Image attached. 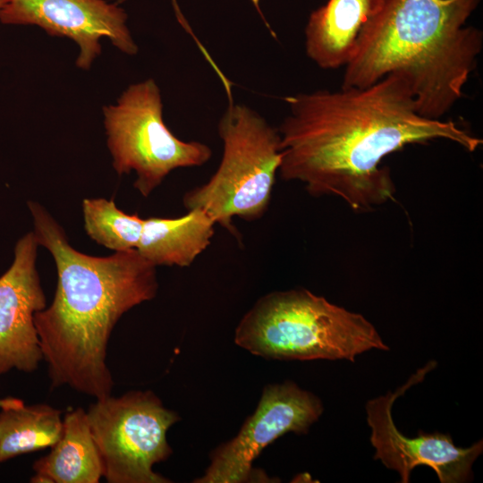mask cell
<instances>
[{"label":"cell","mask_w":483,"mask_h":483,"mask_svg":"<svg viewBox=\"0 0 483 483\" xmlns=\"http://www.w3.org/2000/svg\"><path fill=\"white\" fill-rule=\"evenodd\" d=\"M289 113L277 128L280 177L304 184L315 197L336 196L355 211L394 199L388 155L436 140L474 152L482 140L451 120L429 119L416 107L410 86L388 74L365 88L318 89L285 98Z\"/></svg>","instance_id":"1"},{"label":"cell","mask_w":483,"mask_h":483,"mask_svg":"<svg viewBox=\"0 0 483 483\" xmlns=\"http://www.w3.org/2000/svg\"><path fill=\"white\" fill-rule=\"evenodd\" d=\"M29 208L38 242L52 254L58 275L52 303L34 315L51 385L96 399L111 395V333L124 313L156 296L157 267L136 249L108 257L81 253L41 205L30 201Z\"/></svg>","instance_id":"2"},{"label":"cell","mask_w":483,"mask_h":483,"mask_svg":"<svg viewBox=\"0 0 483 483\" xmlns=\"http://www.w3.org/2000/svg\"><path fill=\"white\" fill-rule=\"evenodd\" d=\"M481 0H385L369 37L344 67L342 88L388 74L410 86L418 112L443 119L476 69L483 34L467 21Z\"/></svg>","instance_id":"3"},{"label":"cell","mask_w":483,"mask_h":483,"mask_svg":"<svg viewBox=\"0 0 483 483\" xmlns=\"http://www.w3.org/2000/svg\"><path fill=\"white\" fill-rule=\"evenodd\" d=\"M234 342L274 360L354 361L372 349L389 350L364 316L302 288L259 298L236 326Z\"/></svg>","instance_id":"4"},{"label":"cell","mask_w":483,"mask_h":483,"mask_svg":"<svg viewBox=\"0 0 483 483\" xmlns=\"http://www.w3.org/2000/svg\"><path fill=\"white\" fill-rule=\"evenodd\" d=\"M223 142L219 165L205 183L187 191V210L201 208L216 225L238 237L235 217L247 222L267 212L282 158L281 139L257 111L230 103L217 125Z\"/></svg>","instance_id":"5"},{"label":"cell","mask_w":483,"mask_h":483,"mask_svg":"<svg viewBox=\"0 0 483 483\" xmlns=\"http://www.w3.org/2000/svg\"><path fill=\"white\" fill-rule=\"evenodd\" d=\"M103 114L113 166L119 175L134 171L133 186L144 197L172 171L201 166L211 158L207 144L182 140L166 126L160 89L152 79L130 85Z\"/></svg>","instance_id":"6"},{"label":"cell","mask_w":483,"mask_h":483,"mask_svg":"<svg viewBox=\"0 0 483 483\" xmlns=\"http://www.w3.org/2000/svg\"><path fill=\"white\" fill-rule=\"evenodd\" d=\"M86 413L107 482H170L153 466L171 455L166 433L180 417L153 392L97 399Z\"/></svg>","instance_id":"7"},{"label":"cell","mask_w":483,"mask_h":483,"mask_svg":"<svg viewBox=\"0 0 483 483\" xmlns=\"http://www.w3.org/2000/svg\"><path fill=\"white\" fill-rule=\"evenodd\" d=\"M323 410L318 396L292 381L266 386L254 413L233 438L211 453L209 466L194 482L271 481L262 470L253 468V462L265 447L283 435L306 434Z\"/></svg>","instance_id":"8"},{"label":"cell","mask_w":483,"mask_h":483,"mask_svg":"<svg viewBox=\"0 0 483 483\" xmlns=\"http://www.w3.org/2000/svg\"><path fill=\"white\" fill-rule=\"evenodd\" d=\"M435 367V362L427 364L395 392H388L366 404L370 442L376 450L374 459L398 472L402 483H408L412 470L419 465L432 468L441 483L466 482L471 479L472 465L483 450L482 440L462 448L454 445L448 434H426L419 430L418 436L410 438L395 427L392 416L394 401L421 382Z\"/></svg>","instance_id":"9"},{"label":"cell","mask_w":483,"mask_h":483,"mask_svg":"<svg viewBox=\"0 0 483 483\" xmlns=\"http://www.w3.org/2000/svg\"><path fill=\"white\" fill-rule=\"evenodd\" d=\"M126 21L123 9L105 0H7L0 7L3 24L36 25L49 35L76 42L80 48L76 65L84 70L101 53L102 38L124 54H137Z\"/></svg>","instance_id":"10"},{"label":"cell","mask_w":483,"mask_h":483,"mask_svg":"<svg viewBox=\"0 0 483 483\" xmlns=\"http://www.w3.org/2000/svg\"><path fill=\"white\" fill-rule=\"evenodd\" d=\"M35 233L16 243L14 260L0 276V375L16 369L35 371L43 360L34 315L46 308L36 269Z\"/></svg>","instance_id":"11"},{"label":"cell","mask_w":483,"mask_h":483,"mask_svg":"<svg viewBox=\"0 0 483 483\" xmlns=\"http://www.w3.org/2000/svg\"><path fill=\"white\" fill-rule=\"evenodd\" d=\"M385 0H327L309 16L305 51L319 68L351 63L366 42Z\"/></svg>","instance_id":"12"},{"label":"cell","mask_w":483,"mask_h":483,"mask_svg":"<svg viewBox=\"0 0 483 483\" xmlns=\"http://www.w3.org/2000/svg\"><path fill=\"white\" fill-rule=\"evenodd\" d=\"M216 223L201 208L175 218L144 219L136 250L157 266L189 267L210 244Z\"/></svg>","instance_id":"13"},{"label":"cell","mask_w":483,"mask_h":483,"mask_svg":"<svg viewBox=\"0 0 483 483\" xmlns=\"http://www.w3.org/2000/svg\"><path fill=\"white\" fill-rule=\"evenodd\" d=\"M64 429L48 454L33 463V483H97L102 461L93 439L86 411L77 408L64 418Z\"/></svg>","instance_id":"14"},{"label":"cell","mask_w":483,"mask_h":483,"mask_svg":"<svg viewBox=\"0 0 483 483\" xmlns=\"http://www.w3.org/2000/svg\"><path fill=\"white\" fill-rule=\"evenodd\" d=\"M62 411L48 404L26 405L21 399L0 400V462L52 447L64 429Z\"/></svg>","instance_id":"15"},{"label":"cell","mask_w":483,"mask_h":483,"mask_svg":"<svg viewBox=\"0 0 483 483\" xmlns=\"http://www.w3.org/2000/svg\"><path fill=\"white\" fill-rule=\"evenodd\" d=\"M85 230L96 242L114 251L136 249L144 219L119 209L113 199H85L82 202Z\"/></svg>","instance_id":"16"},{"label":"cell","mask_w":483,"mask_h":483,"mask_svg":"<svg viewBox=\"0 0 483 483\" xmlns=\"http://www.w3.org/2000/svg\"><path fill=\"white\" fill-rule=\"evenodd\" d=\"M7 0H0V7L4 5V4L6 2Z\"/></svg>","instance_id":"17"}]
</instances>
